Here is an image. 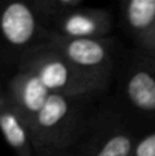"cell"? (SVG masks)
I'll list each match as a JSON object with an SVG mask.
<instances>
[{
	"label": "cell",
	"instance_id": "7",
	"mask_svg": "<svg viewBox=\"0 0 155 156\" xmlns=\"http://www.w3.org/2000/svg\"><path fill=\"white\" fill-rule=\"evenodd\" d=\"M113 27L114 18L109 8L81 5L44 30L70 38H107Z\"/></svg>",
	"mask_w": 155,
	"mask_h": 156
},
{
	"label": "cell",
	"instance_id": "1",
	"mask_svg": "<svg viewBox=\"0 0 155 156\" xmlns=\"http://www.w3.org/2000/svg\"><path fill=\"white\" fill-rule=\"evenodd\" d=\"M102 96L71 97L51 93L30 125L36 152L71 149L87 132Z\"/></svg>",
	"mask_w": 155,
	"mask_h": 156
},
{
	"label": "cell",
	"instance_id": "3",
	"mask_svg": "<svg viewBox=\"0 0 155 156\" xmlns=\"http://www.w3.org/2000/svg\"><path fill=\"white\" fill-rule=\"evenodd\" d=\"M144 133L113 100H99L87 132L70 149L74 156H131Z\"/></svg>",
	"mask_w": 155,
	"mask_h": 156
},
{
	"label": "cell",
	"instance_id": "6",
	"mask_svg": "<svg viewBox=\"0 0 155 156\" xmlns=\"http://www.w3.org/2000/svg\"><path fill=\"white\" fill-rule=\"evenodd\" d=\"M41 33L29 2H0V85L18 71L23 54L40 40Z\"/></svg>",
	"mask_w": 155,
	"mask_h": 156
},
{
	"label": "cell",
	"instance_id": "2",
	"mask_svg": "<svg viewBox=\"0 0 155 156\" xmlns=\"http://www.w3.org/2000/svg\"><path fill=\"white\" fill-rule=\"evenodd\" d=\"M114 81L115 104L150 132L155 127V56L132 48L122 52Z\"/></svg>",
	"mask_w": 155,
	"mask_h": 156
},
{
	"label": "cell",
	"instance_id": "9",
	"mask_svg": "<svg viewBox=\"0 0 155 156\" xmlns=\"http://www.w3.org/2000/svg\"><path fill=\"white\" fill-rule=\"evenodd\" d=\"M121 18L133 48L155 56V0H126L121 4Z\"/></svg>",
	"mask_w": 155,
	"mask_h": 156
},
{
	"label": "cell",
	"instance_id": "10",
	"mask_svg": "<svg viewBox=\"0 0 155 156\" xmlns=\"http://www.w3.org/2000/svg\"><path fill=\"white\" fill-rule=\"evenodd\" d=\"M0 133L16 156H37L29 125L14 108L0 85Z\"/></svg>",
	"mask_w": 155,
	"mask_h": 156
},
{
	"label": "cell",
	"instance_id": "11",
	"mask_svg": "<svg viewBox=\"0 0 155 156\" xmlns=\"http://www.w3.org/2000/svg\"><path fill=\"white\" fill-rule=\"evenodd\" d=\"M32 11L43 29H48L52 23L67 12L84 5L82 0H29Z\"/></svg>",
	"mask_w": 155,
	"mask_h": 156
},
{
	"label": "cell",
	"instance_id": "13",
	"mask_svg": "<svg viewBox=\"0 0 155 156\" xmlns=\"http://www.w3.org/2000/svg\"><path fill=\"white\" fill-rule=\"evenodd\" d=\"M37 156H74V154L67 149V151H48V152H36Z\"/></svg>",
	"mask_w": 155,
	"mask_h": 156
},
{
	"label": "cell",
	"instance_id": "8",
	"mask_svg": "<svg viewBox=\"0 0 155 156\" xmlns=\"http://www.w3.org/2000/svg\"><path fill=\"white\" fill-rule=\"evenodd\" d=\"M4 90L10 103L29 127L51 94V92L34 74L26 70L16 71L4 83Z\"/></svg>",
	"mask_w": 155,
	"mask_h": 156
},
{
	"label": "cell",
	"instance_id": "4",
	"mask_svg": "<svg viewBox=\"0 0 155 156\" xmlns=\"http://www.w3.org/2000/svg\"><path fill=\"white\" fill-rule=\"evenodd\" d=\"M41 38L56 48L77 70L107 92L114 82L122 52L114 37L70 38L44 30Z\"/></svg>",
	"mask_w": 155,
	"mask_h": 156
},
{
	"label": "cell",
	"instance_id": "12",
	"mask_svg": "<svg viewBox=\"0 0 155 156\" xmlns=\"http://www.w3.org/2000/svg\"><path fill=\"white\" fill-rule=\"evenodd\" d=\"M131 156H155V127L137 140Z\"/></svg>",
	"mask_w": 155,
	"mask_h": 156
},
{
	"label": "cell",
	"instance_id": "5",
	"mask_svg": "<svg viewBox=\"0 0 155 156\" xmlns=\"http://www.w3.org/2000/svg\"><path fill=\"white\" fill-rule=\"evenodd\" d=\"M18 70L33 73L51 93L71 97L102 96L106 93L43 38L23 54Z\"/></svg>",
	"mask_w": 155,
	"mask_h": 156
}]
</instances>
